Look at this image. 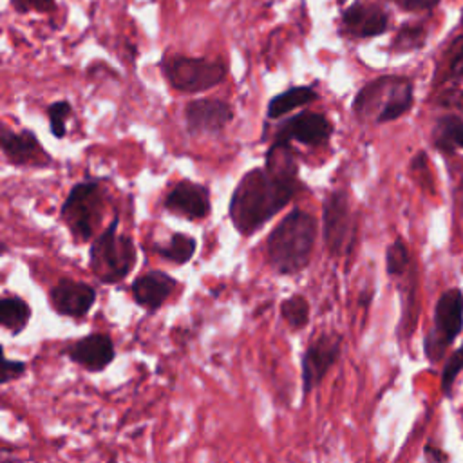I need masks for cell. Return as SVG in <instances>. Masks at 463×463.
I'll return each instance as SVG.
<instances>
[{
  "label": "cell",
  "mask_w": 463,
  "mask_h": 463,
  "mask_svg": "<svg viewBox=\"0 0 463 463\" xmlns=\"http://www.w3.org/2000/svg\"><path fill=\"white\" fill-rule=\"evenodd\" d=\"M297 161L286 143H275L266 154V166L246 172L235 186L230 201L233 226L248 235L269 221L295 195Z\"/></svg>",
  "instance_id": "6da1fadb"
},
{
  "label": "cell",
  "mask_w": 463,
  "mask_h": 463,
  "mask_svg": "<svg viewBox=\"0 0 463 463\" xmlns=\"http://www.w3.org/2000/svg\"><path fill=\"white\" fill-rule=\"evenodd\" d=\"M317 239V219L304 212H289L268 235L266 250L271 268L280 275L302 271L311 259Z\"/></svg>",
  "instance_id": "7a4b0ae2"
},
{
  "label": "cell",
  "mask_w": 463,
  "mask_h": 463,
  "mask_svg": "<svg viewBox=\"0 0 463 463\" xmlns=\"http://www.w3.org/2000/svg\"><path fill=\"white\" fill-rule=\"evenodd\" d=\"M118 215L90 244L89 266L94 277L103 284H116L123 280L136 264V246L130 237L119 235Z\"/></svg>",
  "instance_id": "3957f363"
},
{
  "label": "cell",
  "mask_w": 463,
  "mask_h": 463,
  "mask_svg": "<svg viewBox=\"0 0 463 463\" xmlns=\"http://www.w3.org/2000/svg\"><path fill=\"white\" fill-rule=\"evenodd\" d=\"M161 71L166 81L179 92L208 90L226 76L224 63L190 56H170L161 61Z\"/></svg>",
  "instance_id": "277c9868"
},
{
  "label": "cell",
  "mask_w": 463,
  "mask_h": 463,
  "mask_svg": "<svg viewBox=\"0 0 463 463\" xmlns=\"http://www.w3.org/2000/svg\"><path fill=\"white\" fill-rule=\"evenodd\" d=\"M463 331V293L458 288L443 291L434 307V326L423 340L425 356L436 364L445 349Z\"/></svg>",
  "instance_id": "5b68a950"
},
{
  "label": "cell",
  "mask_w": 463,
  "mask_h": 463,
  "mask_svg": "<svg viewBox=\"0 0 463 463\" xmlns=\"http://www.w3.org/2000/svg\"><path fill=\"white\" fill-rule=\"evenodd\" d=\"M103 195L96 181H83L71 188L63 206L61 219L78 241H89L101 219Z\"/></svg>",
  "instance_id": "8992f818"
},
{
  "label": "cell",
  "mask_w": 463,
  "mask_h": 463,
  "mask_svg": "<svg viewBox=\"0 0 463 463\" xmlns=\"http://www.w3.org/2000/svg\"><path fill=\"white\" fill-rule=\"evenodd\" d=\"M342 353V336L338 333H322L317 336L302 354L300 378L302 394L307 396L322 383L329 369L338 362Z\"/></svg>",
  "instance_id": "52a82bcc"
},
{
  "label": "cell",
  "mask_w": 463,
  "mask_h": 463,
  "mask_svg": "<svg viewBox=\"0 0 463 463\" xmlns=\"http://www.w3.org/2000/svg\"><path fill=\"white\" fill-rule=\"evenodd\" d=\"M351 212L344 192H331L324 201L322 235L331 255H340L351 239Z\"/></svg>",
  "instance_id": "ba28073f"
},
{
  "label": "cell",
  "mask_w": 463,
  "mask_h": 463,
  "mask_svg": "<svg viewBox=\"0 0 463 463\" xmlns=\"http://www.w3.org/2000/svg\"><path fill=\"white\" fill-rule=\"evenodd\" d=\"M63 354L78 367L89 373H99L114 360L116 347L110 335L98 331L67 344Z\"/></svg>",
  "instance_id": "9c48e42d"
},
{
  "label": "cell",
  "mask_w": 463,
  "mask_h": 463,
  "mask_svg": "<svg viewBox=\"0 0 463 463\" xmlns=\"http://www.w3.org/2000/svg\"><path fill=\"white\" fill-rule=\"evenodd\" d=\"M51 307L69 318L85 317L96 302V289L81 280L61 279L49 291Z\"/></svg>",
  "instance_id": "30bf717a"
},
{
  "label": "cell",
  "mask_w": 463,
  "mask_h": 463,
  "mask_svg": "<svg viewBox=\"0 0 463 463\" xmlns=\"http://www.w3.org/2000/svg\"><path fill=\"white\" fill-rule=\"evenodd\" d=\"M331 132L333 125L324 114L300 112L279 127L275 134V143L289 145V141H298L309 146H317L326 143Z\"/></svg>",
  "instance_id": "8fae6325"
},
{
  "label": "cell",
  "mask_w": 463,
  "mask_h": 463,
  "mask_svg": "<svg viewBox=\"0 0 463 463\" xmlns=\"http://www.w3.org/2000/svg\"><path fill=\"white\" fill-rule=\"evenodd\" d=\"M190 134H219L232 119L233 109L222 99H194L184 107Z\"/></svg>",
  "instance_id": "7c38bea8"
},
{
  "label": "cell",
  "mask_w": 463,
  "mask_h": 463,
  "mask_svg": "<svg viewBox=\"0 0 463 463\" xmlns=\"http://www.w3.org/2000/svg\"><path fill=\"white\" fill-rule=\"evenodd\" d=\"M166 210L186 219H204L210 213L208 188L194 181H179L165 199Z\"/></svg>",
  "instance_id": "4fadbf2b"
},
{
  "label": "cell",
  "mask_w": 463,
  "mask_h": 463,
  "mask_svg": "<svg viewBox=\"0 0 463 463\" xmlns=\"http://www.w3.org/2000/svg\"><path fill=\"white\" fill-rule=\"evenodd\" d=\"M177 286V280L170 277L165 271L152 269L134 279L130 286V293L134 302L146 309V311H157L172 295L174 288Z\"/></svg>",
  "instance_id": "5bb4252c"
},
{
  "label": "cell",
  "mask_w": 463,
  "mask_h": 463,
  "mask_svg": "<svg viewBox=\"0 0 463 463\" xmlns=\"http://www.w3.org/2000/svg\"><path fill=\"white\" fill-rule=\"evenodd\" d=\"M0 145H2L4 156L13 165H36V166H42L43 163L51 161L49 154L42 148V145L38 143L36 136L33 132H29V130L14 132V130H9L7 125H2Z\"/></svg>",
  "instance_id": "9a60e30c"
},
{
  "label": "cell",
  "mask_w": 463,
  "mask_h": 463,
  "mask_svg": "<svg viewBox=\"0 0 463 463\" xmlns=\"http://www.w3.org/2000/svg\"><path fill=\"white\" fill-rule=\"evenodd\" d=\"M342 24L349 34L360 36V38H369V36H378L387 31L389 16L376 4L356 2L351 7H347V11H344Z\"/></svg>",
  "instance_id": "2e32d148"
},
{
  "label": "cell",
  "mask_w": 463,
  "mask_h": 463,
  "mask_svg": "<svg viewBox=\"0 0 463 463\" xmlns=\"http://www.w3.org/2000/svg\"><path fill=\"white\" fill-rule=\"evenodd\" d=\"M414 103V85L409 78L394 76L385 103L376 118V123H389L411 110Z\"/></svg>",
  "instance_id": "e0dca14e"
},
{
  "label": "cell",
  "mask_w": 463,
  "mask_h": 463,
  "mask_svg": "<svg viewBox=\"0 0 463 463\" xmlns=\"http://www.w3.org/2000/svg\"><path fill=\"white\" fill-rule=\"evenodd\" d=\"M432 143L443 154L463 150V118L458 114L441 116L432 128Z\"/></svg>",
  "instance_id": "ac0fdd59"
},
{
  "label": "cell",
  "mask_w": 463,
  "mask_h": 463,
  "mask_svg": "<svg viewBox=\"0 0 463 463\" xmlns=\"http://www.w3.org/2000/svg\"><path fill=\"white\" fill-rule=\"evenodd\" d=\"M31 320V307L29 304L16 297L7 295L0 300V324L11 335H20Z\"/></svg>",
  "instance_id": "d6986e66"
},
{
  "label": "cell",
  "mask_w": 463,
  "mask_h": 463,
  "mask_svg": "<svg viewBox=\"0 0 463 463\" xmlns=\"http://www.w3.org/2000/svg\"><path fill=\"white\" fill-rule=\"evenodd\" d=\"M315 99H317V92L311 87H304V85L291 87V89L280 92L279 96L271 98V101L268 103V118H271V119L280 118L297 107L309 105Z\"/></svg>",
  "instance_id": "ffe728a7"
},
{
  "label": "cell",
  "mask_w": 463,
  "mask_h": 463,
  "mask_svg": "<svg viewBox=\"0 0 463 463\" xmlns=\"http://www.w3.org/2000/svg\"><path fill=\"white\" fill-rule=\"evenodd\" d=\"M197 242L194 237L184 233H174L166 244H161L156 248L157 255L174 262V264H186L194 253H195Z\"/></svg>",
  "instance_id": "44dd1931"
},
{
  "label": "cell",
  "mask_w": 463,
  "mask_h": 463,
  "mask_svg": "<svg viewBox=\"0 0 463 463\" xmlns=\"http://www.w3.org/2000/svg\"><path fill=\"white\" fill-rule=\"evenodd\" d=\"M309 302L304 295H291L280 302V317L291 331H300L309 324Z\"/></svg>",
  "instance_id": "7402d4cb"
},
{
  "label": "cell",
  "mask_w": 463,
  "mask_h": 463,
  "mask_svg": "<svg viewBox=\"0 0 463 463\" xmlns=\"http://www.w3.org/2000/svg\"><path fill=\"white\" fill-rule=\"evenodd\" d=\"M427 31L423 24H405L394 36L391 47L398 52H409L420 49L425 43Z\"/></svg>",
  "instance_id": "603a6c76"
},
{
  "label": "cell",
  "mask_w": 463,
  "mask_h": 463,
  "mask_svg": "<svg viewBox=\"0 0 463 463\" xmlns=\"http://www.w3.org/2000/svg\"><path fill=\"white\" fill-rule=\"evenodd\" d=\"M385 268L391 277H403L411 271V253L402 239H396L385 253Z\"/></svg>",
  "instance_id": "cb8c5ba5"
},
{
  "label": "cell",
  "mask_w": 463,
  "mask_h": 463,
  "mask_svg": "<svg viewBox=\"0 0 463 463\" xmlns=\"http://www.w3.org/2000/svg\"><path fill=\"white\" fill-rule=\"evenodd\" d=\"M72 109L71 103L61 99V101H54L47 107V116H49V125H51V132L54 134V137H63L67 134L65 128V119L71 116Z\"/></svg>",
  "instance_id": "d4e9b609"
},
{
  "label": "cell",
  "mask_w": 463,
  "mask_h": 463,
  "mask_svg": "<svg viewBox=\"0 0 463 463\" xmlns=\"http://www.w3.org/2000/svg\"><path fill=\"white\" fill-rule=\"evenodd\" d=\"M463 371V344L461 347L445 362L443 373H441V391L445 396H450L452 392V383L456 376Z\"/></svg>",
  "instance_id": "484cf974"
},
{
  "label": "cell",
  "mask_w": 463,
  "mask_h": 463,
  "mask_svg": "<svg viewBox=\"0 0 463 463\" xmlns=\"http://www.w3.org/2000/svg\"><path fill=\"white\" fill-rule=\"evenodd\" d=\"M447 78L452 81L463 80V38H459L454 43V51L450 54V61L447 69Z\"/></svg>",
  "instance_id": "4316f807"
},
{
  "label": "cell",
  "mask_w": 463,
  "mask_h": 463,
  "mask_svg": "<svg viewBox=\"0 0 463 463\" xmlns=\"http://www.w3.org/2000/svg\"><path fill=\"white\" fill-rule=\"evenodd\" d=\"M11 5L18 13H49L56 7V0H11Z\"/></svg>",
  "instance_id": "83f0119b"
},
{
  "label": "cell",
  "mask_w": 463,
  "mask_h": 463,
  "mask_svg": "<svg viewBox=\"0 0 463 463\" xmlns=\"http://www.w3.org/2000/svg\"><path fill=\"white\" fill-rule=\"evenodd\" d=\"M25 369H27L25 362H22V360H13V358H7V356H5V358H4V367H2V378H0V382H2V383H9V382L20 378V376L25 373Z\"/></svg>",
  "instance_id": "f1b7e54d"
},
{
  "label": "cell",
  "mask_w": 463,
  "mask_h": 463,
  "mask_svg": "<svg viewBox=\"0 0 463 463\" xmlns=\"http://www.w3.org/2000/svg\"><path fill=\"white\" fill-rule=\"evenodd\" d=\"M403 11H427L439 4V0H394Z\"/></svg>",
  "instance_id": "f546056e"
},
{
  "label": "cell",
  "mask_w": 463,
  "mask_h": 463,
  "mask_svg": "<svg viewBox=\"0 0 463 463\" xmlns=\"http://www.w3.org/2000/svg\"><path fill=\"white\" fill-rule=\"evenodd\" d=\"M425 458L429 459V463H445L447 461V456L439 449H434L430 445L425 447Z\"/></svg>",
  "instance_id": "4dcf8cb0"
},
{
  "label": "cell",
  "mask_w": 463,
  "mask_h": 463,
  "mask_svg": "<svg viewBox=\"0 0 463 463\" xmlns=\"http://www.w3.org/2000/svg\"><path fill=\"white\" fill-rule=\"evenodd\" d=\"M336 2H338V4H340V5H342V4H344V2H345V0H336Z\"/></svg>",
  "instance_id": "1f68e13d"
},
{
  "label": "cell",
  "mask_w": 463,
  "mask_h": 463,
  "mask_svg": "<svg viewBox=\"0 0 463 463\" xmlns=\"http://www.w3.org/2000/svg\"><path fill=\"white\" fill-rule=\"evenodd\" d=\"M461 27H463V13H461Z\"/></svg>",
  "instance_id": "d6a6232c"
}]
</instances>
